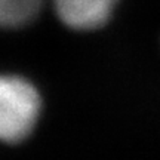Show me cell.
<instances>
[{"label": "cell", "mask_w": 160, "mask_h": 160, "mask_svg": "<svg viewBox=\"0 0 160 160\" xmlns=\"http://www.w3.org/2000/svg\"><path fill=\"white\" fill-rule=\"evenodd\" d=\"M34 86L17 76H0V141L18 142L28 135L39 116Z\"/></svg>", "instance_id": "cell-1"}, {"label": "cell", "mask_w": 160, "mask_h": 160, "mask_svg": "<svg viewBox=\"0 0 160 160\" xmlns=\"http://www.w3.org/2000/svg\"><path fill=\"white\" fill-rule=\"evenodd\" d=\"M117 0H53L59 19L74 30L98 28L110 18Z\"/></svg>", "instance_id": "cell-2"}, {"label": "cell", "mask_w": 160, "mask_h": 160, "mask_svg": "<svg viewBox=\"0 0 160 160\" xmlns=\"http://www.w3.org/2000/svg\"><path fill=\"white\" fill-rule=\"evenodd\" d=\"M42 0H0V25L18 27L37 15Z\"/></svg>", "instance_id": "cell-3"}]
</instances>
